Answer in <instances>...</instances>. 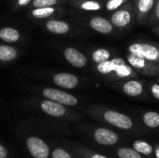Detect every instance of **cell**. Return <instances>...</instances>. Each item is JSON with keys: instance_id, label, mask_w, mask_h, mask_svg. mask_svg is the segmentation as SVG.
Segmentation results:
<instances>
[{"instance_id": "cell-13", "label": "cell", "mask_w": 159, "mask_h": 158, "mask_svg": "<svg viewBox=\"0 0 159 158\" xmlns=\"http://www.w3.org/2000/svg\"><path fill=\"white\" fill-rule=\"evenodd\" d=\"M19 32L13 28H3L0 31V38L7 42H16L19 39Z\"/></svg>"}, {"instance_id": "cell-1", "label": "cell", "mask_w": 159, "mask_h": 158, "mask_svg": "<svg viewBox=\"0 0 159 158\" xmlns=\"http://www.w3.org/2000/svg\"><path fill=\"white\" fill-rule=\"evenodd\" d=\"M129 50L131 54L139 55L145 60L157 61L159 58V49L155 46L149 44H141L136 43L129 46Z\"/></svg>"}, {"instance_id": "cell-18", "label": "cell", "mask_w": 159, "mask_h": 158, "mask_svg": "<svg viewBox=\"0 0 159 158\" xmlns=\"http://www.w3.org/2000/svg\"><path fill=\"white\" fill-rule=\"evenodd\" d=\"M133 147L134 149L138 152V153H142L143 155H150L152 154L153 152V148L150 144H148L147 142H143V141H137L134 142L133 144Z\"/></svg>"}, {"instance_id": "cell-14", "label": "cell", "mask_w": 159, "mask_h": 158, "mask_svg": "<svg viewBox=\"0 0 159 158\" xmlns=\"http://www.w3.org/2000/svg\"><path fill=\"white\" fill-rule=\"evenodd\" d=\"M143 122L149 128H157L159 126V114L156 112H148L143 115Z\"/></svg>"}, {"instance_id": "cell-25", "label": "cell", "mask_w": 159, "mask_h": 158, "mask_svg": "<svg viewBox=\"0 0 159 158\" xmlns=\"http://www.w3.org/2000/svg\"><path fill=\"white\" fill-rule=\"evenodd\" d=\"M57 0H34V6L36 7H47L56 4Z\"/></svg>"}, {"instance_id": "cell-19", "label": "cell", "mask_w": 159, "mask_h": 158, "mask_svg": "<svg viewBox=\"0 0 159 158\" xmlns=\"http://www.w3.org/2000/svg\"><path fill=\"white\" fill-rule=\"evenodd\" d=\"M118 156L120 158H142L140 154L134 149L129 148H121L118 150Z\"/></svg>"}, {"instance_id": "cell-23", "label": "cell", "mask_w": 159, "mask_h": 158, "mask_svg": "<svg viewBox=\"0 0 159 158\" xmlns=\"http://www.w3.org/2000/svg\"><path fill=\"white\" fill-rule=\"evenodd\" d=\"M154 5V0H139L138 7L139 10L143 13L148 12Z\"/></svg>"}, {"instance_id": "cell-22", "label": "cell", "mask_w": 159, "mask_h": 158, "mask_svg": "<svg viewBox=\"0 0 159 158\" xmlns=\"http://www.w3.org/2000/svg\"><path fill=\"white\" fill-rule=\"evenodd\" d=\"M132 70L129 66L126 65L125 63L117 66L116 70V74L120 76V77H126V76H129L130 74H131Z\"/></svg>"}, {"instance_id": "cell-20", "label": "cell", "mask_w": 159, "mask_h": 158, "mask_svg": "<svg viewBox=\"0 0 159 158\" xmlns=\"http://www.w3.org/2000/svg\"><path fill=\"white\" fill-rule=\"evenodd\" d=\"M129 61L133 67L143 68L145 66V59L136 54H130L129 56Z\"/></svg>"}, {"instance_id": "cell-28", "label": "cell", "mask_w": 159, "mask_h": 158, "mask_svg": "<svg viewBox=\"0 0 159 158\" xmlns=\"http://www.w3.org/2000/svg\"><path fill=\"white\" fill-rule=\"evenodd\" d=\"M152 94L154 95V97H155L156 99L159 100V85L155 84V85L152 87Z\"/></svg>"}, {"instance_id": "cell-2", "label": "cell", "mask_w": 159, "mask_h": 158, "mask_svg": "<svg viewBox=\"0 0 159 158\" xmlns=\"http://www.w3.org/2000/svg\"><path fill=\"white\" fill-rule=\"evenodd\" d=\"M44 96L48 98L51 101H54L58 103L74 106L77 103L76 98H75L73 95H70L66 92L55 89V88H46L43 92Z\"/></svg>"}, {"instance_id": "cell-33", "label": "cell", "mask_w": 159, "mask_h": 158, "mask_svg": "<svg viewBox=\"0 0 159 158\" xmlns=\"http://www.w3.org/2000/svg\"><path fill=\"white\" fill-rule=\"evenodd\" d=\"M157 157L159 158V148L157 150Z\"/></svg>"}, {"instance_id": "cell-24", "label": "cell", "mask_w": 159, "mask_h": 158, "mask_svg": "<svg viewBox=\"0 0 159 158\" xmlns=\"http://www.w3.org/2000/svg\"><path fill=\"white\" fill-rule=\"evenodd\" d=\"M81 7L85 10H99L101 8V5L94 1H88L83 3Z\"/></svg>"}, {"instance_id": "cell-30", "label": "cell", "mask_w": 159, "mask_h": 158, "mask_svg": "<svg viewBox=\"0 0 159 158\" xmlns=\"http://www.w3.org/2000/svg\"><path fill=\"white\" fill-rule=\"evenodd\" d=\"M31 0H19V4L20 6H26Z\"/></svg>"}, {"instance_id": "cell-5", "label": "cell", "mask_w": 159, "mask_h": 158, "mask_svg": "<svg viewBox=\"0 0 159 158\" xmlns=\"http://www.w3.org/2000/svg\"><path fill=\"white\" fill-rule=\"evenodd\" d=\"M94 138L96 142L103 145H112L117 142V135L107 129H98L94 133Z\"/></svg>"}, {"instance_id": "cell-12", "label": "cell", "mask_w": 159, "mask_h": 158, "mask_svg": "<svg viewBox=\"0 0 159 158\" xmlns=\"http://www.w3.org/2000/svg\"><path fill=\"white\" fill-rule=\"evenodd\" d=\"M48 31L55 34H66L69 31V26L66 22L61 20H49L47 23Z\"/></svg>"}, {"instance_id": "cell-8", "label": "cell", "mask_w": 159, "mask_h": 158, "mask_svg": "<svg viewBox=\"0 0 159 158\" xmlns=\"http://www.w3.org/2000/svg\"><path fill=\"white\" fill-rule=\"evenodd\" d=\"M41 108L48 115H52V116H57V117L63 115L65 113V109L61 103H58V102L51 101V100L50 101H44L41 103Z\"/></svg>"}, {"instance_id": "cell-29", "label": "cell", "mask_w": 159, "mask_h": 158, "mask_svg": "<svg viewBox=\"0 0 159 158\" xmlns=\"http://www.w3.org/2000/svg\"><path fill=\"white\" fill-rule=\"evenodd\" d=\"M6 157H7V151H6V149L2 145H0V158Z\"/></svg>"}, {"instance_id": "cell-27", "label": "cell", "mask_w": 159, "mask_h": 158, "mask_svg": "<svg viewBox=\"0 0 159 158\" xmlns=\"http://www.w3.org/2000/svg\"><path fill=\"white\" fill-rule=\"evenodd\" d=\"M52 157L53 158H71L70 155L68 153H66L65 151L61 150V149H57L53 152L52 154Z\"/></svg>"}, {"instance_id": "cell-11", "label": "cell", "mask_w": 159, "mask_h": 158, "mask_svg": "<svg viewBox=\"0 0 159 158\" xmlns=\"http://www.w3.org/2000/svg\"><path fill=\"white\" fill-rule=\"evenodd\" d=\"M143 89V88L142 83L136 80L128 81L123 86V91L129 96H139L142 94Z\"/></svg>"}, {"instance_id": "cell-21", "label": "cell", "mask_w": 159, "mask_h": 158, "mask_svg": "<svg viewBox=\"0 0 159 158\" xmlns=\"http://www.w3.org/2000/svg\"><path fill=\"white\" fill-rule=\"evenodd\" d=\"M53 12H54V8L50 7H40L34 9L33 11V15L36 18H46L50 16Z\"/></svg>"}, {"instance_id": "cell-9", "label": "cell", "mask_w": 159, "mask_h": 158, "mask_svg": "<svg viewBox=\"0 0 159 158\" xmlns=\"http://www.w3.org/2000/svg\"><path fill=\"white\" fill-rule=\"evenodd\" d=\"M90 26L101 34H109L113 31V23L101 17H94L89 22Z\"/></svg>"}, {"instance_id": "cell-17", "label": "cell", "mask_w": 159, "mask_h": 158, "mask_svg": "<svg viewBox=\"0 0 159 158\" xmlns=\"http://www.w3.org/2000/svg\"><path fill=\"white\" fill-rule=\"evenodd\" d=\"M117 66L115 64V62L112 61H105L103 62H101V63H98V71L102 74H110L112 72H116Z\"/></svg>"}, {"instance_id": "cell-3", "label": "cell", "mask_w": 159, "mask_h": 158, "mask_svg": "<svg viewBox=\"0 0 159 158\" xmlns=\"http://www.w3.org/2000/svg\"><path fill=\"white\" fill-rule=\"evenodd\" d=\"M104 118L108 123L119 129H129L132 127V121L129 116L115 111H107L104 114Z\"/></svg>"}, {"instance_id": "cell-7", "label": "cell", "mask_w": 159, "mask_h": 158, "mask_svg": "<svg viewBox=\"0 0 159 158\" xmlns=\"http://www.w3.org/2000/svg\"><path fill=\"white\" fill-rule=\"evenodd\" d=\"M54 83L64 88H74L77 86L78 79L75 75L66 73L57 74L53 78Z\"/></svg>"}, {"instance_id": "cell-6", "label": "cell", "mask_w": 159, "mask_h": 158, "mask_svg": "<svg viewBox=\"0 0 159 158\" xmlns=\"http://www.w3.org/2000/svg\"><path fill=\"white\" fill-rule=\"evenodd\" d=\"M64 56L69 63L77 68H82L87 64V58L78 50L69 47L64 51Z\"/></svg>"}, {"instance_id": "cell-32", "label": "cell", "mask_w": 159, "mask_h": 158, "mask_svg": "<svg viewBox=\"0 0 159 158\" xmlns=\"http://www.w3.org/2000/svg\"><path fill=\"white\" fill-rule=\"evenodd\" d=\"M91 158H107V157H104V156H100V155H95V156H93Z\"/></svg>"}, {"instance_id": "cell-16", "label": "cell", "mask_w": 159, "mask_h": 158, "mask_svg": "<svg viewBox=\"0 0 159 158\" xmlns=\"http://www.w3.org/2000/svg\"><path fill=\"white\" fill-rule=\"evenodd\" d=\"M110 58V52L104 48H99L95 50L92 54V60L96 63H101L105 61H108Z\"/></svg>"}, {"instance_id": "cell-10", "label": "cell", "mask_w": 159, "mask_h": 158, "mask_svg": "<svg viewBox=\"0 0 159 158\" xmlns=\"http://www.w3.org/2000/svg\"><path fill=\"white\" fill-rule=\"evenodd\" d=\"M131 20V15L127 10L116 11L112 16V23L117 27H123L128 25Z\"/></svg>"}, {"instance_id": "cell-26", "label": "cell", "mask_w": 159, "mask_h": 158, "mask_svg": "<svg viewBox=\"0 0 159 158\" xmlns=\"http://www.w3.org/2000/svg\"><path fill=\"white\" fill-rule=\"evenodd\" d=\"M124 3V0H109L106 4V7L109 10H114L120 7Z\"/></svg>"}, {"instance_id": "cell-4", "label": "cell", "mask_w": 159, "mask_h": 158, "mask_svg": "<svg viewBox=\"0 0 159 158\" xmlns=\"http://www.w3.org/2000/svg\"><path fill=\"white\" fill-rule=\"evenodd\" d=\"M27 146L34 158H48V145L38 138L32 137L27 141Z\"/></svg>"}, {"instance_id": "cell-31", "label": "cell", "mask_w": 159, "mask_h": 158, "mask_svg": "<svg viewBox=\"0 0 159 158\" xmlns=\"http://www.w3.org/2000/svg\"><path fill=\"white\" fill-rule=\"evenodd\" d=\"M156 13H157V19L159 20V2L157 3V9H156Z\"/></svg>"}, {"instance_id": "cell-15", "label": "cell", "mask_w": 159, "mask_h": 158, "mask_svg": "<svg viewBox=\"0 0 159 158\" xmlns=\"http://www.w3.org/2000/svg\"><path fill=\"white\" fill-rule=\"evenodd\" d=\"M16 50L7 46H0V60L1 61H11L16 57Z\"/></svg>"}]
</instances>
